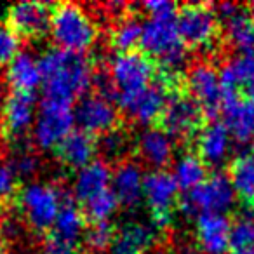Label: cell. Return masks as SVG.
<instances>
[{"label":"cell","mask_w":254,"mask_h":254,"mask_svg":"<svg viewBox=\"0 0 254 254\" xmlns=\"http://www.w3.org/2000/svg\"><path fill=\"white\" fill-rule=\"evenodd\" d=\"M5 78H7V84L14 89V92L32 94L37 87L42 85V71H40L39 60L28 51H21L7 64Z\"/></svg>","instance_id":"obj_24"},{"label":"cell","mask_w":254,"mask_h":254,"mask_svg":"<svg viewBox=\"0 0 254 254\" xmlns=\"http://www.w3.org/2000/svg\"><path fill=\"white\" fill-rule=\"evenodd\" d=\"M129 145H131L129 134L126 131H122V129H119V127H115L112 131L99 136V139L96 141V150L106 160H120L129 152Z\"/></svg>","instance_id":"obj_32"},{"label":"cell","mask_w":254,"mask_h":254,"mask_svg":"<svg viewBox=\"0 0 254 254\" xmlns=\"http://www.w3.org/2000/svg\"><path fill=\"white\" fill-rule=\"evenodd\" d=\"M0 228H2V216H0Z\"/></svg>","instance_id":"obj_44"},{"label":"cell","mask_w":254,"mask_h":254,"mask_svg":"<svg viewBox=\"0 0 254 254\" xmlns=\"http://www.w3.org/2000/svg\"><path fill=\"white\" fill-rule=\"evenodd\" d=\"M188 96L193 99L204 115H216L221 112L223 85L219 71L207 61H198L188 68L187 75Z\"/></svg>","instance_id":"obj_12"},{"label":"cell","mask_w":254,"mask_h":254,"mask_svg":"<svg viewBox=\"0 0 254 254\" xmlns=\"http://www.w3.org/2000/svg\"><path fill=\"white\" fill-rule=\"evenodd\" d=\"M110 188H112V171L105 160H92L91 164L78 169L73 178V195L82 204Z\"/></svg>","instance_id":"obj_23"},{"label":"cell","mask_w":254,"mask_h":254,"mask_svg":"<svg viewBox=\"0 0 254 254\" xmlns=\"http://www.w3.org/2000/svg\"><path fill=\"white\" fill-rule=\"evenodd\" d=\"M73 126L75 113L71 103L44 98L40 108L37 110V119L32 129L33 141L40 150L58 148L73 131Z\"/></svg>","instance_id":"obj_8"},{"label":"cell","mask_w":254,"mask_h":254,"mask_svg":"<svg viewBox=\"0 0 254 254\" xmlns=\"http://www.w3.org/2000/svg\"><path fill=\"white\" fill-rule=\"evenodd\" d=\"M64 200L61 190L53 183L32 181L19 191L21 214L35 232H49L53 228Z\"/></svg>","instance_id":"obj_5"},{"label":"cell","mask_w":254,"mask_h":254,"mask_svg":"<svg viewBox=\"0 0 254 254\" xmlns=\"http://www.w3.org/2000/svg\"><path fill=\"white\" fill-rule=\"evenodd\" d=\"M232 223L225 214H200L195 219L197 247L204 254H228L232 249Z\"/></svg>","instance_id":"obj_18"},{"label":"cell","mask_w":254,"mask_h":254,"mask_svg":"<svg viewBox=\"0 0 254 254\" xmlns=\"http://www.w3.org/2000/svg\"><path fill=\"white\" fill-rule=\"evenodd\" d=\"M232 249H254V214L244 212L232 223Z\"/></svg>","instance_id":"obj_34"},{"label":"cell","mask_w":254,"mask_h":254,"mask_svg":"<svg viewBox=\"0 0 254 254\" xmlns=\"http://www.w3.org/2000/svg\"><path fill=\"white\" fill-rule=\"evenodd\" d=\"M139 46L150 60L159 61L164 75L174 77L187 61V46L178 32L176 14L150 16L143 23Z\"/></svg>","instance_id":"obj_2"},{"label":"cell","mask_w":254,"mask_h":254,"mask_svg":"<svg viewBox=\"0 0 254 254\" xmlns=\"http://www.w3.org/2000/svg\"><path fill=\"white\" fill-rule=\"evenodd\" d=\"M219 77L223 91L239 92V89H246L254 82V54H237L230 58L223 64Z\"/></svg>","instance_id":"obj_27"},{"label":"cell","mask_w":254,"mask_h":254,"mask_svg":"<svg viewBox=\"0 0 254 254\" xmlns=\"http://www.w3.org/2000/svg\"><path fill=\"white\" fill-rule=\"evenodd\" d=\"M143 9H145L150 16L174 14V11H176L173 2H167V0H152V2H145V4H143Z\"/></svg>","instance_id":"obj_38"},{"label":"cell","mask_w":254,"mask_h":254,"mask_svg":"<svg viewBox=\"0 0 254 254\" xmlns=\"http://www.w3.org/2000/svg\"><path fill=\"white\" fill-rule=\"evenodd\" d=\"M204 113L188 94L173 91L160 115L162 129L173 138L188 139L202 129Z\"/></svg>","instance_id":"obj_11"},{"label":"cell","mask_w":254,"mask_h":254,"mask_svg":"<svg viewBox=\"0 0 254 254\" xmlns=\"http://www.w3.org/2000/svg\"><path fill=\"white\" fill-rule=\"evenodd\" d=\"M246 92H247V98H246V99L251 103V106L254 108V82H251V84L247 85V87H246Z\"/></svg>","instance_id":"obj_40"},{"label":"cell","mask_w":254,"mask_h":254,"mask_svg":"<svg viewBox=\"0 0 254 254\" xmlns=\"http://www.w3.org/2000/svg\"><path fill=\"white\" fill-rule=\"evenodd\" d=\"M143 23L136 16L124 14L119 18V21L113 25L112 33H110V42L113 49L120 53H132L136 46L141 44Z\"/></svg>","instance_id":"obj_30"},{"label":"cell","mask_w":254,"mask_h":254,"mask_svg":"<svg viewBox=\"0 0 254 254\" xmlns=\"http://www.w3.org/2000/svg\"><path fill=\"white\" fill-rule=\"evenodd\" d=\"M235 191L230 178L223 173H214L205 178L202 185L188 191L181 200V209L187 216L225 214L235 204Z\"/></svg>","instance_id":"obj_7"},{"label":"cell","mask_w":254,"mask_h":254,"mask_svg":"<svg viewBox=\"0 0 254 254\" xmlns=\"http://www.w3.org/2000/svg\"><path fill=\"white\" fill-rule=\"evenodd\" d=\"M2 126L9 138L21 139L37 119V103L32 94L23 92H12L5 98L4 108H2Z\"/></svg>","instance_id":"obj_19"},{"label":"cell","mask_w":254,"mask_h":254,"mask_svg":"<svg viewBox=\"0 0 254 254\" xmlns=\"http://www.w3.org/2000/svg\"><path fill=\"white\" fill-rule=\"evenodd\" d=\"M49 33L56 49L84 54L96 44L98 25L82 5L64 2L53 9Z\"/></svg>","instance_id":"obj_3"},{"label":"cell","mask_w":254,"mask_h":254,"mask_svg":"<svg viewBox=\"0 0 254 254\" xmlns=\"http://www.w3.org/2000/svg\"><path fill=\"white\" fill-rule=\"evenodd\" d=\"M232 134L223 122H211L197 134V155L207 167H221L232 153Z\"/></svg>","instance_id":"obj_21"},{"label":"cell","mask_w":254,"mask_h":254,"mask_svg":"<svg viewBox=\"0 0 254 254\" xmlns=\"http://www.w3.org/2000/svg\"><path fill=\"white\" fill-rule=\"evenodd\" d=\"M223 124L233 139L247 143L254 139V108L239 92L223 91Z\"/></svg>","instance_id":"obj_17"},{"label":"cell","mask_w":254,"mask_h":254,"mask_svg":"<svg viewBox=\"0 0 254 254\" xmlns=\"http://www.w3.org/2000/svg\"><path fill=\"white\" fill-rule=\"evenodd\" d=\"M75 122L78 124L80 131L87 134H99L112 131L119 122V110L112 99L101 94H85L78 99L73 110Z\"/></svg>","instance_id":"obj_14"},{"label":"cell","mask_w":254,"mask_h":254,"mask_svg":"<svg viewBox=\"0 0 254 254\" xmlns=\"http://www.w3.org/2000/svg\"><path fill=\"white\" fill-rule=\"evenodd\" d=\"M174 138L162 127H146L136 139V152L139 159L152 167V171H162L174 159Z\"/></svg>","instance_id":"obj_20"},{"label":"cell","mask_w":254,"mask_h":254,"mask_svg":"<svg viewBox=\"0 0 254 254\" xmlns=\"http://www.w3.org/2000/svg\"><path fill=\"white\" fill-rule=\"evenodd\" d=\"M225 39L239 54H254V16L239 7L225 21Z\"/></svg>","instance_id":"obj_26"},{"label":"cell","mask_w":254,"mask_h":254,"mask_svg":"<svg viewBox=\"0 0 254 254\" xmlns=\"http://www.w3.org/2000/svg\"><path fill=\"white\" fill-rule=\"evenodd\" d=\"M230 183L235 195L247 205H254V160L251 155H240L230 167Z\"/></svg>","instance_id":"obj_29"},{"label":"cell","mask_w":254,"mask_h":254,"mask_svg":"<svg viewBox=\"0 0 254 254\" xmlns=\"http://www.w3.org/2000/svg\"><path fill=\"white\" fill-rule=\"evenodd\" d=\"M159 239V228L153 223L126 221L115 230L108 254H150Z\"/></svg>","instance_id":"obj_16"},{"label":"cell","mask_w":254,"mask_h":254,"mask_svg":"<svg viewBox=\"0 0 254 254\" xmlns=\"http://www.w3.org/2000/svg\"><path fill=\"white\" fill-rule=\"evenodd\" d=\"M232 254H254V249H235Z\"/></svg>","instance_id":"obj_42"},{"label":"cell","mask_w":254,"mask_h":254,"mask_svg":"<svg viewBox=\"0 0 254 254\" xmlns=\"http://www.w3.org/2000/svg\"><path fill=\"white\" fill-rule=\"evenodd\" d=\"M178 32L187 47L211 51L218 44L219 18L207 4H188L176 14Z\"/></svg>","instance_id":"obj_6"},{"label":"cell","mask_w":254,"mask_h":254,"mask_svg":"<svg viewBox=\"0 0 254 254\" xmlns=\"http://www.w3.org/2000/svg\"><path fill=\"white\" fill-rule=\"evenodd\" d=\"M5 87H4V84L0 82V113H2V108H4V103H5Z\"/></svg>","instance_id":"obj_41"},{"label":"cell","mask_w":254,"mask_h":254,"mask_svg":"<svg viewBox=\"0 0 254 254\" xmlns=\"http://www.w3.org/2000/svg\"><path fill=\"white\" fill-rule=\"evenodd\" d=\"M58 159L70 169H82L94 160L96 155V141L91 134L80 131H71L56 148Z\"/></svg>","instance_id":"obj_25"},{"label":"cell","mask_w":254,"mask_h":254,"mask_svg":"<svg viewBox=\"0 0 254 254\" xmlns=\"http://www.w3.org/2000/svg\"><path fill=\"white\" fill-rule=\"evenodd\" d=\"M85 232V216L71 200H64L53 228L49 230L46 254H75V246Z\"/></svg>","instance_id":"obj_13"},{"label":"cell","mask_w":254,"mask_h":254,"mask_svg":"<svg viewBox=\"0 0 254 254\" xmlns=\"http://www.w3.org/2000/svg\"><path fill=\"white\" fill-rule=\"evenodd\" d=\"M249 155H251V159L254 160V139H253V143H251V153Z\"/></svg>","instance_id":"obj_43"},{"label":"cell","mask_w":254,"mask_h":254,"mask_svg":"<svg viewBox=\"0 0 254 254\" xmlns=\"http://www.w3.org/2000/svg\"><path fill=\"white\" fill-rule=\"evenodd\" d=\"M82 205H84V216H87L92 223H110V219L119 211L120 204L110 188Z\"/></svg>","instance_id":"obj_31"},{"label":"cell","mask_w":254,"mask_h":254,"mask_svg":"<svg viewBox=\"0 0 254 254\" xmlns=\"http://www.w3.org/2000/svg\"><path fill=\"white\" fill-rule=\"evenodd\" d=\"M180 187L167 171H150L143 181V200L157 228H164L173 221L178 205Z\"/></svg>","instance_id":"obj_9"},{"label":"cell","mask_w":254,"mask_h":254,"mask_svg":"<svg viewBox=\"0 0 254 254\" xmlns=\"http://www.w3.org/2000/svg\"><path fill=\"white\" fill-rule=\"evenodd\" d=\"M174 254H204L198 247H193V246H185L181 249H178Z\"/></svg>","instance_id":"obj_39"},{"label":"cell","mask_w":254,"mask_h":254,"mask_svg":"<svg viewBox=\"0 0 254 254\" xmlns=\"http://www.w3.org/2000/svg\"><path fill=\"white\" fill-rule=\"evenodd\" d=\"M18 187V176L9 164H0V198H9L14 195Z\"/></svg>","instance_id":"obj_37"},{"label":"cell","mask_w":254,"mask_h":254,"mask_svg":"<svg viewBox=\"0 0 254 254\" xmlns=\"http://www.w3.org/2000/svg\"><path fill=\"white\" fill-rule=\"evenodd\" d=\"M53 9L44 2H16L7 11V25L21 39H42L49 33Z\"/></svg>","instance_id":"obj_15"},{"label":"cell","mask_w":254,"mask_h":254,"mask_svg":"<svg viewBox=\"0 0 254 254\" xmlns=\"http://www.w3.org/2000/svg\"><path fill=\"white\" fill-rule=\"evenodd\" d=\"M113 235H115V230L110 223H91V226H85L82 242L91 253L101 254L110 249Z\"/></svg>","instance_id":"obj_33"},{"label":"cell","mask_w":254,"mask_h":254,"mask_svg":"<svg viewBox=\"0 0 254 254\" xmlns=\"http://www.w3.org/2000/svg\"><path fill=\"white\" fill-rule=\"evenodd\" d=\"M173 82L174 77L171 75H162V78H155V82L148 85L145 91L119 101L120 110L136 124L148 126L155 122L160 119L166 108L167 98L173 92Z\"/></svg>","instance_id":"obj_10"},{"label":"cell","mask_w":254,"mask_h":254,"mask_svg":"<svg viewBox=\"0 0 254 254\" xmlns=\"http://www.w3.org/2000/svg\"><path fill=\"white\" fill-rule=\"evenodd\" d=\"M9 166H11V169L14 171V174L18 178H32L39 171L40 162H39V157L32 150H28L26 146H23V148L19 146L12 153Z\"/></svg>","instance_id":"obj_36"},{"label":"cell","mask_w":254,"mask_h":254,"mask_svg":"<svg viewBox=\"0 0 254 254\" xmlns=\"http://www.w3.org/2000/svg\"><path fill=\"white\" fill-rule=\"evenodd\" d=\"M173 178L181 190L191 191L207 178V166L198 159L197 153H183L173 164Z\"/></svg>","instance_id":"obj_28"},{"label":"cell","mask_w":254,"mask_h":254,"mask_svg":"<svg viewBox=\"0 0 254 254\" xmlns=\"http://www.w3.org/2000/svg\"><path fill=\"white\" fill-rule=\"evenodd\" d=\"M106 75L113 85L117 103L145 91L157 78L153 60L136 51L113 56Z\"/></svg>","instance_id":"obj_4"},{"label":"cell","mask_w":254,"mask_h":254,"mask_svg":"<svg viewBox=\"0 0 254 254\" xmlns=\"http://www.w3.org/2000/svg\"><path fill=\"white\" fill-rule=\"evenodd\" d=\"M19 53L21 37L7 23H0V66H7Z\"/></svg>","instance_id":"obj_35"},{"label":"cell","mask_w":254,"mask_h":254,"mask_svg":"<svg viewBox=\"0 0 254 254\" xmlns=\"http://www.w3.org/2000/svg\"><path fill=\"white\" fill-rule=\"evenodd\" d=\"M143 181L145 173L139 164L132 160H122L112 173V191L120 205L136 207L143 200Z\"/></svg>","instance_id":"obj_22"},{"label":"cell","mask_w":254,"mask_h":254,"mask_svg":"<svg viewBox=\"0 0 254 254\" xmlns=\"http://www.w3.org/2000/svg\"><path fill=\"white\" fill-rule=\"evenodd\" d=\"M44 98L71 103L87 94L94 84V70L84 54L51 49L39 60Z\"/></svg>","instance_id":"obj_1"},{"label":"cell","mask_w":254,"mask_h":254,"mask_svg":"<svg viewBox=\"0 0 254 254\" xmlns=\"http://www.w3.org/2000/svg\"><path fill=\"white\" fill-rule=\"evenodd\" d=\"M150 254H160V253H150Z\"/></svg>","instance_id":"obj_45"}]
</instances>
